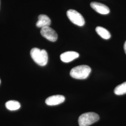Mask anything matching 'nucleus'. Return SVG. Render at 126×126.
Listing matches in <instances>:
<instances>
[{"label":"nucleus","instance_id":"obj_1","mask_svg":"<svg viewBox=\"0 0 126 126\" xmlns=\"http://www.w3.org/2000/svg\"><path fill=\"white\" fill-rule=\"evenodd\" d=\"M31 56L35 62L40 66H45L48 63V56L45 50L34 48L31 51Z\"/></svg>","mask_w":126,"mask_h":126},{"label":"nucleus","instance_id":"obj_2","mask_svg":"<svg viewBox=\"0 0 126 126\" xmlns=\"http://www.w3.org/2000/svg\"><path fill=\"white\" fill-rule=\"evenodd\" d=\"M91 72V68L86 65H81L73 68L71 70L70 75L73 78L78 79H86Z\"/></svg>","mask_w":126,"mask_h":126},{"label":"nucleus","instance_id":"obj_3","mask_svg":"<svg viewBox=\"0 0 126 126\" xmlns=\"http://www.w3.org/2000/svg\"><path fill=\"white\" fill-rule=\"evenodd\" d=\"M99 119V115L94 112H88L81 114L79 118V126H89Z\"/></svg>","mask_w":126,"mask_h":126},{"label":"nucleus","instance_id":"obj_4","mask_svg":"<svg viewBox=\"0 0 126 126\" xmlns=\"http://www.w3.org/2000/svg\"><path fill=\"white\" fill-rule=\"evenodd\" d=\"M68 18L73 23L79 26H83L85 21L83 16L75 10L69 9L67 11Z\"/></svg>","mask_w":126,"mask_h":126},{"label":"nucleus","instance_id":"obj_5","mask_svg":"<svg viewBox=\"0 0 126 126\" xmlns=\"http://www.w3.org/2000/svg\"><path fill=\"white\" fill-rule=\"evenodd\" d=\"M40 33L42 36L51 42H55L58 39V36L57 32L49 26L42 28Z\"/></svg>","mask_w":126,"mask_h":126},{"label":"nucleus","instance_id":"obj_6","mask_svg":"<svg viewBox=\"0 0 126 126\" xmlns=\"http://www.w3.org/2000/svg\"><path fill=\"white\" fill-rule=\"evenodd\" d=\"M65 97L61 95H56L49 97L45 100V103L48 106H56L62 103Z\"/></svg>","mask_w":126,"mask_h":126},{"label":"nucleus","instance_id":"obj_7","mask_svg":"<svg viewBox=\"0 0 126 126\" xmlns=\"http://www.w3.org/2000/svg\"><path fill=\"white\" fill-rule=\"evenodd\" d=\"M90 6L95 11L100 14L107 15L110 12V9L108 7L102 3L97 2H92Z\"/></svg>","mask_w":126,"mask_h":126},{"label":"nucleus","instance_id":"obj_8","mask_svg":"<svg viewBox=\"0 0 126 126\" xmlns=\"http://www.w3.org/2000/svg\"><path fill=\"white\" fill-rule=\"evenodd\" d=\"M79 54L73 51H66L62 54L60 56L61 60L64 63H69L73 61V60L77 59L79 57Z\"/></svg>","mask_w":126,"mask_h":126},{"label":"nucleus","instance_id":"obj_9","mask_svg":"<svg viewBox=\"0 0 126 126\" xmlns=\"http://www.w3.org/2000/svg\"><path fill=\"white\" fill-rule=\"evenodd\" d=\"M51 24V20L50 18L45 15H40L38 16V20L36 22V27L38 28L49 26Z\"/></svg>","mask_w":126,"mask_h":126},{"label":"nucleus","instance_id":"obj_10","mask_svg":"<svg viewBox=\"0 0 126 126\" xmlns=\"http://www.w3.org/2000/svg\"><path fill=\"white\" fill-rule=\"evenodd\" d=\"M96 32L97 34L105 39H108L111 37V34L108 31L103 27L98 26L96 28Z\"/></svg>","mask_w":126,"mask_h":126},{"label":"nucleus","instance_id":"obj_11","mask_svg":"<svg viewBox=\"0 0 126 126\" xmlns=\"http://www.w3.org/2000/svg\"><path fill=\"white\" fill-rule=\"evenodd\" d=\"M6 108L10 111L18 110L21 107V104L16 100H9L5 104Z\"/></svg>","mask_w":126,"mask_h":126},{"label":"nucleus","instance_id":"obj_12","mask_svg":"<svg viewBox=\"0 0 126 126\" xmlns=\"http://www.w3.org/2000/svg\"><path fill=\"white\" fill-rule=\"evenodd\" d=\"M114 94L117 95H121L126 94V82L117 86L114 90Z\"/></svg>","mask_w":126,"mask_h":126},{"label":"nucleus","instance_id":"obj_13","mask_svg":"<svg viewBox=\"0 0 126 126\" xmlns=\"http://www.w3.org/2000/svg\"><path fill=\"white\" fill-rule=\"evenodd\" d=\"M124 50L125 53L126 54V41L125 42L124 45Z\"/></svg>","mask_w":126,"mask_h":126},{"label":"nucleus","instance_id":"obj_14","mask_svg":"<svg viewBox=\"0 0 126 126\" xmlns=\"http://www.w3.org/2000/svg\"></svg>","mask_w":126,"mask_h":126}]
</instances>
